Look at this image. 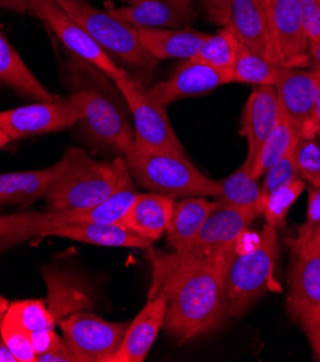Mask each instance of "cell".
Returning <instances> with one entry per match:
<instances>
[{
	"instance_id": "cell-1",
	"label": "cell",
	"mask_w": 320,
	"mask_h": 362,
	"mask_svg": "<svg viewBox=\"0 0 320 362\" xmlns=\"http://www.w3.org/2000/svg\"><path fill=\"white\" fill-rule=\"evenodd\" d=\"M228 255L206 259H186L176 252L152 255L149 296L165 295V328L179 344L217 329L225 317L224 273Z\"/></svg>"
},
{
	"instance_id": "cell-2",
	"label": "cell",
	"mask_w": 320,
	"mask_h": 362,
	"mask_svg": "<svg viewBox=\"0 0 320 362\" xmlns=\"http://www.w3.org/2000/svg\"><path fill=\"white\" fill-rule=\"evenodd\" d=\"M68 71L73 88H81L88 94L78 134L93 151L124 158L136 143L134 129L129 119V107L116 83L76 57L69 62Z\"/></svg>"
},
{
	"instance_id": "cell-3",
	"label": "cell",
	"mask_w": 320,
	"mask_h": 362,
	"mask_svg": "<svg viewBox=\"0 0 320 362\" xmlns=\"http://www.w3.org/2000/svg\"><path fill=\"white\" fill-rule=\"evenodd\" d=\"M61 159L62 169L45 197L49 211L93 208L133 182L123 158L102 162L80 148H69Z\"/></svg>"
},
{
	"instance_id": "cell-4",
	"label": "cell",
	"mask_w": 320,
	"mask_h": 362,
	"mask_svg": "<svg viewBox=\"0 0 320 362\" xmlns=\"http://www.w3.org/2000/svg\"><path fill=\"white\" fill-rule=\"evenodd\" d=\"M277 259V228L267 224L254 245L245 248L235 244L228 255L224 273L225 316H241L268 291Z\"/></svg>"
},
{
	"instance_id": "cell-5",
	"label": "cell",
	"mask_w": 320,
	"mask_h": 362,
	"mask_svg": "<svg viewBox=\"0 0 320 362\" xmlns=\"http://www.w3.org/2000/svg\"><path fill=\"white\" fill-rule=\"evenodd\" d=\"M134 182L148 189L170 198L203 197L215 198L218 182L209 179L188 159L163 151H149L134 146L123 158Z\"/></svg>"
},
{
	"instance_id": "cell-6",
	"label": "cell",
	"mask_w": 320,
	"mask_h": 362,
	"mask_svg": "<svg viewBox=\"0 0 320 362\" xmlns=\"http://www.w3.org/2000/svg\"><path fill=\"white\" fill-rule=\"evenodd\" d=\"M4 235L0 250L33 237H59L101 247L150 248L152 241L141 238L122 224L100 223H45L35 220L29 212L2 215Z\"/></svg>"
},
{
	"instance_id": "cell-7",
	"label": "cell",
	"mask_w": 320,
	"mask_h": 362,
	"mask_svg": "<svg viewBox=\"0 0 320 362\" xmlns=\"http://www.w3.org/2000/svg\"><path fill=\"white\" fill-rule=\"evenodd\" d=\"M57 2L112 58L114 57L137 69H152L156 65L158 61L141 45L136 28L119 21L107 11L97 9L88 0H57Z\"/></svg>"
},
{
	"instance_id": "cell-8",
	"label": "cell",
	"mask_w": 320,
	"mask_h": 362,
	"mask_svg": "<svg viewBox=\"0 0 320 362\" xmlns=\"http://www.w3.org/2000/svg\"><path fill=\"white\" fill-rule=\"evenodd\" d=\"M88 94L81 88L59 100L37 101L0 112V129L12 141L30 136L62 132L80 123L85 116Z\"/></svg>"
},
{
	"instance_id": "cell-9",
	"label": "cell",
	"mask_w": 320,
	"mask_h": 362,
	"mask_svg": "<svg viewBox=\"0 0 320 362\" xmlns=\"http://www.w3.org/2000/svg\"><path fill=\"white\" fill-rule=\"evenodd\" d=\"M123 94L134 123V141L138 148L186 155L174 133L166 107L153 98L149 88L127 76L114 81Z\"/></svg>"
},
{
	"instance_id": "cell-10",
	"label": "cell",
	"mask_w": 320,
	"mask_h": 362,
	"mask_svg": "<svg viewBox=\"0 0 320 362\" xmlns=\"http://www.w3.org/2000/svg\"><path fill=\"white\" fill-rule=\"evenodd\" d=\"M129 323L110 322L84 310L71 313L58 322L65 344L78 362H112Z\"/></svg>"
},
{
	"instance_id": "cell-11",
	"label": "cell",
	"mask_w": 320,
	"mask_h": 362,
	"mask_svg": "<svg viewBox=\"0 0 320 362\" xmlns=\"http://www.w3.org/2000/svg\"><path fill=\"white\" fill-rule=\"evenodd\" d=\"M32 13L48 25L62 45L76 58L95 66L113 81L129 76V72L119 66L91 38V35L59 6L57 0H35Z\"/></svg>"
},
{
	"instance_id": "cell-12",
	"label": "cell",
	"mask_w": 320,
	"mask_h": 362,
	"mask_svg": "<svg viewBox=\"0 0 320 362\" xmlns=\"http://www.w3.org/2000/svg\"><path fill=\"white\" fill-rule=\"evenodd\" d=\"M271 59L280 68L310 64V41L303 28L299 0H268L266 4Z\"/></svg>"
},
{
	"instance_id": "cell-13",
	"label": "cell",
	"mask_w": 320,
	"mask_h": 362,
	"mask_svg": "<svg viewBox=\"0 0 320 362\" xmlns=\"http://www.w3.org/2000/svg\"><path fill=\"white\" fill-rule=\"evenodd\" d=\"M256 218H259V215L253 211L218 204L208 216L195 240L184 251L176 255L186 259H206L228 255Z\"/></svg>"
},
{
	"instance_id": "cell-14",
	"label": "cell",
	"mask_w": 320,
	"mask_h": 362,
	"mask_svg": "<svg viewBox=\"0 0 320 362\" xmlns=\"http://www.w3.org/2000/svg\"><path fill=\"white\" fill-rule=\"evenodd\" d=\"M292 263L289 273L288 312L302 323L320 308V248L297 237L289 241Z\"/></svg>"
},
{
	"instance_id": "cell-15",
	"label": "cell",
	"mask_w": 320,
	"mask_h": 362,
	"mask_svg": "<svg viewBox=\"0 0 320 362\" xmlns=\"http://www.w3.org/2000/svg\"><path fill=\"white\" fill-rule=\"evenodd\" d=\"M274 87L280 112L293 126L297 137H317L314 127L316 72L304 68H280Z\"/></svg>"
},
{
	"instance_id": "cell-16",
	"label": "cell",
	"mask_w": 320,
	"mask_h": 362,
	"mask_svg": "<svg viewBox=\"0 0 320 362\" xmlns=\"http://www.w3.org/2000/svg\"><path fill=\"white\" fill-rule=\"evenodd\" d=\"M231 83V69L185 61L170 78L149 87V91L156 101L167 107L173 101L205 94Z\"/></svg>"
},
{
	"instance_id": "cell-17",
	"label": "cell",
	"mask_w": 320,
	"mask_h": 362,
	"mask_svg": "<svg viewBox=\"0 0 320 362\" xmlns=\"http://www.w3.org/2000/svg\"><path fill=\"white\" fill-rule=\"evenodd\" d=\"M281 117L277 90L274 86H256L248 97L242 116L239 133L247 139L248 153L245 165L253 168L263 144L275 129Z\"/></svg>"
},
{
	"instance_id": "cell-18",
	"label": "cell",
	"mask_w": 320,
	"mask_h": 362,
	"mask_svg": "<svg viewBox=\"0 0 320 362\" xmlns=\"http://www.w3.org/2000/svg\"><path fill=\"white\" fill-rule=\"evenodd\" d=\"M167 302L165 295L149 296L148 303L129 323L123 342L112 362H143L150 352L159 331L165 327Z\"/></svg>"
},
{
	"instance_id": "cell-19",
	"label": "cell",
	"mask_w": 320,
	"mask_h": 362,
	"mask_svg": "<svg viewBox=\"0 0 320 362\" xmlns=\"http://www.w3.org/2000/svg\"><path fill=\"white\" fill-rule=\"evenodd\" d=\"M105 11L136 29H176L195 19L191 5L176 0H140L133 5L105 4Z\"/></svg>"
},
{
	"instance_id": "cell-20",
	"label": "cell",
	"mask_w": 320,
	"mask_h": 362,
	"mask_svg": "<svg viewBox=\"0 0 320 362\" xmlns=\"http://www.w3.org/2000/svg\"><path fill=\"white\" fill-rule=\"evenodd\" d=\"M227 28L242 47L273 61L267 11L261 0H232Z\"/></svg>"
},
{
	"instance_id": "cell-21",
	"label": "cell",
	"mask_w": 320,
	"mask_h": 362,
	"mask_svg": "<svg viewBox=\"0 0 320 362\" xmlns=\"http://www.w3.org/2000/svg\"><path fill=\"white\" fill-rule=\"evenodd\" d=\"M137 189L134 187V180L112 197L102 201L101 204L87 208V209H73V211H44L32 212L30 215L35 220L45 223H100V224H120L124 215L129 212L133 205Z\"/></svg>"
},
{
	"instance_id": "cell-22",
	"label": "cell",
	"mask_w": 320,
	"mask_h": 362,
	"mask_svg": "<svg viewBox=\"0 0 320 362\" xmlns=\"http://www.w3.org/2000/svg\"><path fill=\"white\" fill-rule=\"evenodd\" d=\"M174 199L156 192L137 194L122 226L152 243L166 234Z\"/></svg>"
},
{
	"instance_id": "cell-23",
	"label": "cell",
	"mask_w": 320,
	"mask_h": 362,
	"mask_svg": "<svg viewBox=\"0 0 320 362\" xmlns=\"http://www.w3.org/2000/svg\"><path fill=\"white\" fill-rule=\"evenodd\" d=\"M62 159L45 169L0 173V205L28 206L47 197L62 169Z\"/></svg>"
},
{
	"instance_id": "cell-24",
	"label": "cell",
	"mask_w": 320,
	"mask_h": 362,
	"mask_svg": "<svg viewBox=\"0 0 320 362\" xmlns=\"http://www.w3.org/2000/svg\"><path fill=\"white\" fill-rule=\"evenodd\" d=\"M136 30L141 45L156 61L172 58L191 61L198 54L208 35L189 28Z\"/></svg>"
},
{
	"instance_id": "cell-25",
	"label": "cell",
	"mask_w": 320,
	"mask_h": 362,
	"mask_svg": "<svg viewBox=\"0 0 320 362\" xmlns=\"http://www.w3.org/2000/svg\"><path fill=\"white\" fill-rule=\"evenodd\" d=\"M218 206V202L203 197H191L174 201L170 221L166 230L167 244L174 252L184 251L198 235L208 216Z\"/></svg>"
},
{
	"instance_id": "cell-26",
	"label": "cell",
	"mask_w": 320,
	"mask_h": 362,
	"mask_svg": "<svg viewBox=\"0 0 320 362\" xmlns=\"http://www.w3.org/2000/svg\"><path fill=\"white\" fill-rule=\"evenodd\" d=\"M0 83L35 101L55 100V95H52L26 66L2 30H0Z\"/></svg>"
},
{
	"instance_id": "cell-27",
	"label": "cell",
	"mask_w": 320,
	"mask_h": 362,
	"mask_svg": "<svg viewBox=\"0 0 320 362\" xmlns=\"http://www.w3.org/2000/svg\"><path fill=\"white\" fill-rule=\"evenodd\" d=\"M245 163L218 180V194L213 198L221 205H228L239 209L253 211L259 216L263 215V192L261 187Z\"/></svg>"
},
{
	"instance_id": "cell-28",
	"label": "cell",
	"mask_w": 320,
	"mask_h": 362,
	"mask_svg": "<svg viewBox=\"0 0 320 362\" xmlns=\"http://www.w3.org/2000/svg\"><path fill=\"white\" fill-rule=\"evenodd\" d=\"M280 66L266 57L241 45L231 68L232 83L253 86H275Z\"/></svg>"
},
{
	"instance_id": "cell-29",
	"label": "cell",
	"mask_w": 320,
	"mask_h": 362,
	"mask_svg": "<svg viewBox=\"0 0 320 362\" xmlns=\"http://www.w3.org/2000/svg\"><path fill=\"white\" fill-rule=\"evenodd\" d=\"M239 49L241 42L230 28L224 26L217 33L206 35L198 54L191 61L220 69H231Z\"/></svg>"
},
{
	"instance_id": "cell-30",
	"label": "cell",
	"mask_w": 320,
	"mask_h": 362,
	"mask_svg": "<svg viewBox=\"0 0 320 362\" xmlns=\"http://www.w3.org/2000/svg\"><path fill=\"white\" fill-rule=\"evenodd\" d=\"M47 281L49 287L48 308L57 323L68 316V313L71 315L93 305L81 288L71 283L68 277H62L58 273H54V276L47 274Z\"/></svg>"
},
{
	"instance_id": "cell-31",
	"label": "cell",
	"mask_w": 320,
	"mask_h": 362,
	"mask_svg": "<svg viewBox=\"0 0 320 362\" xmlns=\"http://www.w3.org/2000/svg\"><path fill=\"white\" fill-rule=\"evenodd\" d=\"M297 140V134L289 120L281 115L275 129L271 132L266 143L251 168V173L256 179H259L271 165L280 160L284 155H288Z\"/></svg>"
},
{
	"instance_id": "cell-32",
	"label": "cell",
	"mask_w": 320,
	"mask_h": 362,
	"mask_svg": "<svg viewBox=\"0 0 320 362\" xmlns=\"http://www.w3.org/2000/svg\"><path fill=\"white\" fill-rule=\"evenodd\" d=\"M5 316L18 323L29 335L45 329H55L57 327V320L48 305L40 299L13 302L9 305Z\"/></svg>"
},
{
	"instance_id": "cell-33",
	"label": "cell",
	"mask_w": 320,
	"mask_h": 362,
	"mask_svg": "<svg viewBox=\"0 0 320 362\" xmlns=\"http://www.w3.org/2000/svg\"><path fill=\"white\" fill-rule=\"evenodd\" d=\"M306 188V182L303 177H296L290 184L283 185L264 197L263 201V215L267 221V226L278 228L286 223V216L296 202V199L302 195Z\"/></svg>"
},
{
	"instance_id": "cell-34",
	"label": "cell",
	"mask_w": 320,
	"mask_h": 362,
	"mask_svg": "<svg viewBox=\"0 0 320 362\" xmlns=\"http://www.w3.org/2000/svg\"><path fill=\"white\" fill-rule=\"evenodd\" d=\"M293 155L300 177L320 188V143L316 137H297Z\"/></svg>"
},
{
	"instance_id": "cell-35",
	"label": "cell",
	"mask_w": 320,
	"mask_h": 362,
	"mask_svg": "<svg viewBox=\"0 0 320 362\" xmlns=\"http://www.w3.org/2000/svg\"><path fill=\"white\" fill-rule=\"evenodd\" d=\"M0 337L16 356L18 362H37V354H35L30 335L8 316H4L0 320Z\"/></svg>"
},
{
	"instance_id": "cell-36",
	"label": "cell",
	"mask_w": 320,
	"mask_h": 362,
	"mask_svg": "<svg viewBox=\"0 0 320 362\" xmlns=\"http://www.w3.org/2000/svg\"><path fill=\"white\" fill-rule=\"evenodd\" d=\"M293 149L288 155H284L280 160H277L274 165H271L263 173L264 179H263V184L260 185L261 192H263V199H264V197H267L268 194H271L277 188H280L283 185H288V184L292 182V180L299 177Z\"/></svg>"
},
{
	"instance_id": "cell-37",
	"label": "cell",
	"mask_w": 320,
	"mask_h": 362,
	"mask_svg": "<svg viewBox=\"0 0 320 362\" xmlns=\"http://www.w3.org/2000/svg\"><path fill=\"white\" fill-rule=\"evenodd\" d=\"M299 6L309 41L320 40V0H299Z\"/></svg>"
},
{
	"instance_id": "cell-38",
	"label": "cell",
	"mask_w": 320,
	"mask_h": 362,
	"mask_svg": "<svg viewBox=\"0 0 320 362\" xmlns=\"http://www.w3.org/2000/svg\"><path fill=\"white\" fill-rule=\"evenodd\" d=\"M208 19L221 28L227 26L228 13L232 0H198Z\"/></svg>"
},
{
	"instance_id": "cell-39",
	"label": "cell",
	"mask_w": 320,
	"mask_h": 362,
	"mask_svg": "<svg viewBox=\"0 0 320 362\" xmlns=\"http://www.w3.org/2000/svg\"><path fill=\"white\" fill-rule=\"evenodd\" d=\"M30 341H32L35 354H37V356H40L59 346L64 342V338L59 337L55 329H45V331L30 334Z\"/></svg>"
},
{
	"instance_id": "cell-40",
	"label": "cell",
	"mask_w": 320,
	"mask_h": 362,
	"mask_svg": "<svg viewBox=\"0 0 320 362\" xmlns=\"http://www.w3.org/2000/svg\"><path fill=\"white\" fill-rule=\"evenodd\" d=\"M300 327L303 328L304 334L307 335L309 344L314 354V358L320 361V308L314 310L309 317H306Z\"/></svg>"
},
{
	"instance_id": "cell-41",
	"label": "cell",
	"mask_w": 320,
	"mask_h": 362,
	"mask_svg": "<svg viewBox=\"0 0 320 362\" xmlns=\"http://www.w3.org/2000/svg\"><path fill=\"white\" fill-rule=\"evenodd\" d=\"M37 362H78V359L64 341L59 346L37 356Z\"/></svg>"
},
{
	"instance_id": "cell-42",
	"label": "cell",
	"mask_w": 320,
	"mask_h": 362,
	"mask_svg": "<svg viewBox=\"0 0 320 362\" xmlns=\"http://www.w3.org/2000/svg\"><path fill=\"white\" fill-rule=\"evenodd\" d=\"M320 223V188L310 187L307 198L306 223L303 226H316Z\"/></svg>"
},
{
	"instance_id": "cell-43",
	"label": "cell",
	"mask_w": 320,
	"mask_h": 362,
	"mask_svg": "<svg viewBox=\"0 0 320 362\" xmlns=\"http://www.w3.org/2000/svg\"><path fill=\"white\" fill-rule=\"evenodd\" d=\"M297 238L313 247L320 248V223L316 226H302L299 228Z\"/></svg>"
},
{
	"instance_id": "cell-44",
	"label": "cell",
	"mask_w": 320,
	"mask_h": 362,
	"mask_svg": "<svg viewBox=\"0 0 320 362\" xmlns=\"http://www.w3.org/2000/svg\"><path fill=\"white\" fill-rule=\"evenodd\" d=\"M35 0H0V8L11 9L15 12H30L33 9Z\"/></svg>"
},
{
	"instance_id": "cell-45",
	"label": "cell",
	"mask_w": 320,
	"mask_h": 362,
	"mask_svg": "<svg viewBox=\"0 0 320 362\" xmlns=\"http://www.w3.org/2000/svg\"><path fill=\"white\" fill-rule=\"evenodd\" d=\"M316 72V71H314ZM314 127L320 137V74L316 72V98H314Z\"/></svg>"
},
{
	"instance_id": "cell-46",
	"label": "cell",
	"mask_w": 320,
	"mask_h": 362,
	"mask_svg": "<svg viewBox=\"0 0 320 362\" xmlns=\"http://www.w3.org/2000/svg\"><path fill=\"white\" fill-rule=\"evenodd\" d=\"M310 61L313 62V66L316 72L320 74V40L310 42Z\"/></svg>"
},
{
	"instance_id": "cell-47",
	"label": "cell",
	"mask_w": 320,
	"mask_h": 362,
	"mask_svg": "<svg viewBox=\"0 0 320 362\" xmlns=\"http://www.w3.org/2000/svg\"><path fill=\"white\" fill-rule=\"evenodd\" d=\"M0 362H18L16 356L12 351L5 345L4 341H0Z\"/></svg>"
},
{
	"instance_id": "cell-48",
	"label": "cell",
	"mask_w": 320,
	"mask_h": 362,
	"mask_svg": "<svg viewBox=\"0 0 320 362\" xmlns=\"http://www.w3.org/2000/svg\"><path fill=\"white\" fill-rule=\"evenodd\" d=\"M9 300L6 299V298H4V296H0V320H2V317L5 316V313L8 312V309H9Z\"/></svg>"
},
{
	"instance_id": "cell-49",
	"label": "cell",
	"mask_w": 320,
	"mask_h": 362,
	"mask_svg": "<svg viewBox=\"0 0 320 362\" xmlns=\"http://www.w3.org/2000/svg\"><path fill=\"white\" fill-rule=\"evenodd\" d=\"M11 141H12L11 137H9L2 129H0V149H4V148L6 146V144L11 143Z\"/></svg>"
},
{
	"instance_id": "cell-50",
	"label": "cell",
	"mask_w": 320,
	"mask_h": 362,
	"mask_svg": "<svg viewBox=\"0 0 320 362\" xmlns=\"http://www.w3.org/2000/svg\"><path fill=\"white\" fill-rule=\"evenodd\" d=\"M4 235V223H2V215H0V240H2Z\"/></svg>"
},
{
	"instance_id": "cell-51",
	"label": "cell",
	"mask_w": 320,
	"mask_h": 362,
	"mask_svg": "<svg viewBox=\"0 0 320 362\" xmlns=\"http://www.w3.org/2000/svg\"><path fill=\"white\" fill-rule=\"evenodd\" d=\"M122 2H124L126 5H133V4H137V2H140V0H122Z\"/></svg>"
},
{
	"instance_id": "cell-52",
	"label": "cell",
	"mask_w": 320,
	"mask_h": 362,
	"mask_svg": "<svg viewBox=\"0 0 320 362\" xmlns=\"http://www.w3.org/2000/svg\"><path fill=\"white\" fill-rule=\"evenodd\" d=\"M176 2H179V4H185V5H191L192 0H176Z\"/></svg>"
},
{
	"instance_id": "cell-53",
	"label": "cell",
	"mask_w": 320,
	"mask_h": 362,
	"mask_svg": "<svg viewBox=\"0 0 320 362\" xmlns=\"http://www.w3.org/2000/svg\"><path fill=\"white\" fill-rule=\"evenodd\" d=\"M261 2H263V4H264V5H266V4H267V2H268V0H261Z\"/></svg>"
}]
</instances>
